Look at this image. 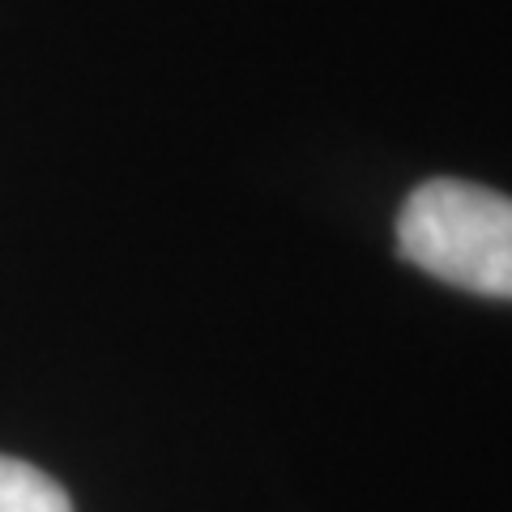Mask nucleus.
Wrapping results in <instances>:
<instances>
[{
    "label": "nucleus",
    "instance_id": "f257e3e1",
    "mask_svg": "<svg viewBox=\"0 0 512 512\" xmlns=\"http://www.w3.org/2000/svg\"><path fill=\"white\" fill-rule=\"evenodd\" d=\"M397 252L470 295L512 299V197L466 180H427L402 205Z\"/></svg>",
    "mask_w": 512,
    "mask_h": 512
},
{
    "label": "nucleus",
    "instance_id": "f03ea898",
    "mask_svg": "<svg viewBox=\"0 0 512 512\" xmlns=\"http://www.w3.org/2000/svg\"><path fill=\"white\" fill-rule=\"evenodd\" d=\"M0 512H73V504L52 474L18 457H0Z\"/></svg>",
    "mask_w": 512,
    "mask_h": 512
}]
</instances>
